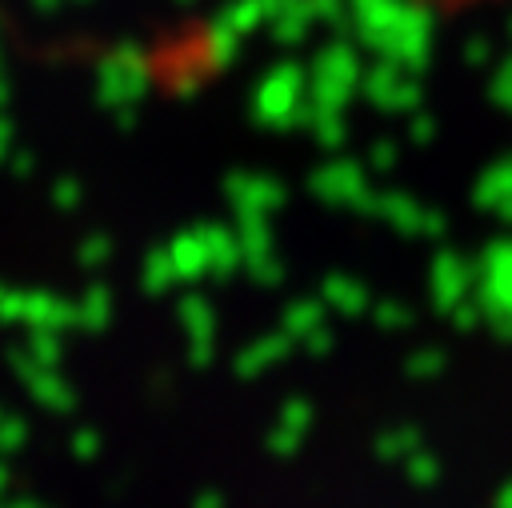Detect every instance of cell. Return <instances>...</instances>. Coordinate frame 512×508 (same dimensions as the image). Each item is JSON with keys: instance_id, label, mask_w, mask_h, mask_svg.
I'll list each match as a JSON object with an SVG mask.
<instances>
[]
</instances>
